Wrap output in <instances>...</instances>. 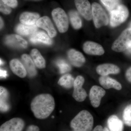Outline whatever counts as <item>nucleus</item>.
<instances>
[{"label": "nucleus", "mask_w": 131, "mask_h": 131, "mask_svg": "<svg viewBox=\"0 0 131 131\" xmlns=\"http://www.w3.org/2000/svg\"><path fill=\"white\" fill-rule=\"evenodd\" d=\"M53 96L50 94H40L35 96L31 103V109L34 116L39 119H44L50 116L55 108Z\"/></svg>", "instance_id": "f257e3e1"}, {"label": "nucleus", "mask_w": 131, "mask_h": 131, "mask_svg": "<svg viewBox=\"0 0 131 131\" xmlns=\"http://www.w3.org/2000/svg\"><path fill=\"white\" fill-rule=\"evenodd\" d=\"M37 27L43 28L47 32L49 37L53 38L57 35V31L50 19L47 16L40 18L36 23Z\"/></svg>", "instance_id": "9b49d317"}, {"label": "nucleus", "mask_w": 131, "mask_h": 131, "mask_svg": "<svg viewBox=\"0 0 131 131\" xmlns=\"http://www.w3.org/2000/svg\"><path fill=\"white\" fill-rule=\"evenodd\" d=\"M37 30V26L35 24L32 25L19 24L16 28V32L23 36L31 35L36 32Z\"/></svg>", "instance_id": "4be33fe9"}, {"label": "nucleus", "mask_w": 131, "mask_h": 131, "mask_svg": "<svg viewBox=\"0 0 131 131\" xmlns=\"http://www.w3.org/2000/svg\"><path fill=\"white\" fill-rule=\"evenodd\" d=\"M57 64L61 74H64L69 72L71 70V67L70 64L62 59L58 60L57 62Z\"/></svg>", "instance_id": "c85d7f7f"}, {"label": "nucleus", "mask_w": 131, "mask_h": 131, "mask_svg": "<svg viewBox=\"0 0 131 131\" xmlns=\"http://www.w3.org/2000/svg\"><path fill=\"white\" fill-rule=\"evenodd\" d=\"M107 125L110 131H123V122L116 115H113L109 117Z\"/></svg>", "instance_id": "5701e85b"}, {"label": "nucleus", "mask_w": 131, "mask_h": 131, "mask_svg": "<svg viewBox=\"0 0 131 131\" xmlns=\"http://www.w3.org/2000/svg\"><path fill=\"white\" fill-rule=\"evenodd\" d=\"M30 55L36 67L41 69L45 68V60L38 50L33 49L31 52Z\"/></svg>", "instance_id": "b1692460"}, {"label": "nucleus", "mask_w": 131, "mask_h": 131, "mask_svg": "<svg viewBox=\"0 0 131 131\" xmlns=\"http://www.w3.org/2000/svg\"><path fill=\"white\" fill-rule=\"evenodd\" d=\"M78 11L85 19L90 20L92 19V6L88 0H75Z\"/></svg>", "instance_id": "6e6552de"}, {"label": "nucleus", "mask_w": 131, "mask_h": 131, "mask_svg": "<svg viewBox=\"0 0 131 131\" xmlns=\"http://www.w3.org/2000/svg\"><path fill=\"white\" fill-rule=\"evenodd\" d=\"M93 124L92 115L87 110H83L72 120L70 126L74 131H91Z\"/></svg>", "instance_id": "f03ea898"}, {"label": "nucleus", "mask_w": 131, "mask_h": 131, "mask_svg": "<svg viewBox=\"0 0 131 131\" xmlns=\"http://www.w3.org/2000/svg\"><path fill=\"white\" fill-rule=\"evenodd\" d=\"M131 42V28L123 31L118 38L113 43L112 49L114 51L121 52L126 50Z\"/></svg>", "instance_id": "39448f33"}, {"label": "nucleus", "mask_w": 131, "mask_h": 131, "mask_svg": "<svg viewBox=\"0 0 131 131\" xmlns=\"http://www.w3.org/2000/svg\"><path fill=\"white\" fill-rule=\"evenodd\" d=\"M96 71L101 76H107L110 74H118L120 69L117 65L111 63H105L97 66Z\"/></svg>", "instance_id": "2eb2a0df"}, {"label": "nucleus", "mask_w": 131, "mask_h": 131, "mask_svg": "<svg viewBox=\"0 0 131 131\" xmlns=\"http://www.w3.org/2000/svg\"><path fill=\"white\" fill-rule=\"evenodd\" d=\"M30 40L33 43L45 44L47 45H51L52 41L48 35L43 31L36 32L31 35Z\"/></svg>", "instance_id": "aec40b11"}, {"label": "nucleus", "mask_w": 131, "mask_h": 131, "mask_svg": "<svg viewBox=\"0 0 131 131\" xmlns=\"http://www.w3.org/2000/svg\"><path fill=\"white\" fill-rule=\"evenodd\" d=\"M6 44L10 47L17 49H25L27 46V42L18 35H8L5 39Z\"/></svg>", "instance_id": "f8f14e48"}, {"label": "nucleus", "mask_w": 131, "mask_h": 131, "mask_svg": "<svg viewBox=\"0 0 131 131\" xmlns=\"http://www.w3.org/2000/svg\"><path fill=\"white\" fill-rule=\"evenodd\" d=\"M83 50L86 54L94 56H101L105 53V51L101 45L92 41H87L83 47Z\"/></svg>", "instance_id": "ddd939ff"}, {"label": "nucleus", "mask_w": 131, "mask_h": 131, "mask_svg": "<svg viewBox=\"0 0 131 131\" xmlns=\"http://www.w3.org/2000/svg\"><path fill=\"white\" fill-rule=\"evenodd\" d=\"M84 82V78L82 76H78L75 79L73 97L78 102L83 101L87 97L86 92L82 88Z\"/></svg>", "instance_id": "0eeeda50"}, {"label": "nucleus", "mask_w": 131, "mask_h": 131, "mask_svg": "<svg viewBox=\"0 0 131 131\" xmlns=\"http://www.w3.org/2000/svg\"><path fill=\"white\" fill-rule=\"evenodd\" d=\"M69 61L75 67H81L84 64L86 59L81 52L74 49L69 50L68 52Z\"/></svg>", "instance_id": "4468645a"}, {"label": "nucleus", "mask_w": 131, "mask_h": 131, "mask_svg": "<svg viewBox=\"0 0 131 131\" xmlns=\"http://www.w3.org/2000/svg\"><path fill=\"white\" fill-rule=\"evenodd\" d=\"M108 11L110 12L117 9L120 4V0H100Z\"/></svg>", "instance_id": "bb28decb"}, {"label": "nucleus", "mask_w": 131, "mask_h": 131, "mask_svg": "<svg viewBox=\"0 0 131 131\" xmlns=\"http://www.w3.org/2000/svg\"><path fill=\"white\" fill-rule=\"evenodd\" d=\"M123 118L126 125L128 126H131V104L127 106L124 109Z\"/></svg>", "instance_id": "cd10ccee"}, {"label": "nucleus", "mask_w": 131, "mask_h": 131, "mask_svg": "<svg viewBox=\"0 0 131 131\" xmlns=\"http://www.w3.org/2000/svg\"><path fill=\"white\" fill-rule=\"evenodd\" d=\"M0 75L1 78H5L7 76V72L6 71L3 70L1 69L0 70Z\"/></svg>", "instance_id": "f704fd0d"}, {"label": "nucleus", "mask_w": 131, "mask_h": 131, "mask_svg": "<svg viewBox=\"0 0 131 131\" xmlns=\"http://www.w3.org/2000/svg\"><path fill=\"white\" fill-rule=\"evenodd\" d=\"M4 3L6 4L10 7L14 8L18 6L17 0H1Z\"/></svg>", "instance_id": "7c9ffc66"}, {"label": "nucleus", "mask_w": 131, "mask_h": 131, "mask_svg": "<svg viewBox=\"0 0 131 131\" xmlns=\"http://www.w3.org/2000/svg\"><path fill=\"white\" fill-rule=\"evenodd\" d=\"M127 54L131 55V42L129 44V46L127 49L125 51Z\"/></svg>", "instance_id": "c9c22d12"}, {"label": "nucleus", "mask_w": 131, "mask_h": 131, "mask_svg": "<svg viewBox=\"0 0 131 131\" xmlns=\"http://www.w3.org/2000/svg\"><path fill=\"white\" fill-rule=\"evenodd\" d=\"M93 131H110L107 127L103 128L101 125H98L96 126Z\"/></svg>", "instance_id": "473e14b6"}, {"label": "nucleus", "mask_w": 131, "mask_h": 131, "mask_svg": "<svg viewBox=\"0 0 131 131\" xmlns=\"http://www.w3.org/2000/svg\"><path fill=\"white\" fill-rule=\"evenodd\" d=\"M51 14L59 31L61 33L67 31L69 28V20L64 10L57 8L52 10Z\"/></svg>", "instance_id": "423d86ee"}, {"label": "nucleus", "mask_w": 131, "mask_h": 131, "mask_svg": "<svg viewBox=\"0 0 131 131\" xmlns=\"http://www.w3.org/2000/svg\"><path fill=\"white\" fill-rule=\"evenodd\" d=\"M25 126L23 119L14 118L8 121L1 126L0 131H22Z\"/></svg>", "instance_id": "1a4fd4ad"}, {"label": "nucleus", "mask_w": 131, "mask_h": 131, "mask_svg": "<svg viewBox=\"0 0 131 131\" xmlns=\"http://www.w3.org/2000/svg\"><path fill=\"white\" fill-rule=\"evenodd\" d=\"M1 28H2V27H3V25H4V23H3V20L2 18L1 17Z\"/></svg>", "instance_id": "e433bc0d"}, {"label": "nucleus", "mask_w": 131, "mask_h": 131, "mask_svg": "<svg viewBox=\"0 0 131 131\" xmlns=\"http://www.w3.org/2000/svg\"><path fill=\"white\" fill-rule=\"evenodd\" d=\"M110 24L115 27L123 24L126 20L129 15L127 8L123 5H120L117 9L110 12Z\"/></svg>", "instance_id": "20e7f679"}, {"label": "nucleus", "mask_w": 131, "mask_h": 131, "mask_svg": "<svg viewBox=\"0 0 131 131\" xmlns=\"http://www.w3.org/2000/svg\"><path fill=\"white\" fill-rule=\"evenodd\" d=\"M92 19L96 28L107 25L109 22V18L102 7L96 2L92 5Z\"/></svg>", "instance_id": "7ed1b4c3"}, {"label": "nucleus", "mask_w": 131, "mask_h": 131, "mask_svg": "<svg viewBox=\"0 0 131 131\" xmlns=\"http://www.w3.org/2000/svg\"><path fill=\"white\" fill-rule=\"evenodd\" d=\"M10 68L15 74L21 78L25 77L27 72L23 64L16 59H12L9 62Z\"/></svg>", "instance_id": "a211bd4d"}, {"label": "nucleus", "mask_w": 131, "mask_h": 131, "mask_svg": "<svg viewBox=\"0 0 131 131\" xmlns=\"http://www.w3.org/2000/svg\"><path fill=\"white\" fill-rule=\"evenodd\" d=\"M75 80L72 75L68 74L60 78L58 83L59 85L66 89H70L74 86Z\"/></svg>", "instance_id": "a878e982"}, {"label": "nucleus", "mask_w": 131, "mask_h": 131, "mask_svg": "<svg viewBox=\"0 0 131 131\" xmlns=\"http://www.w3.org/2000/svg\"><path fill=\"white\" fill-rule=\"evenodd\" d=\"M26 131H39V129L37 126L32 125L28 127Z\"/></svg>", "instance_id": "72a5a7b5"}, {"label": "nucleus", "mask_w": 131, "mask_h": 131, "mask_svg": "<svg viewBox=\"0 0 131 131\" xmlns=\"http://www.w3.org/2000/svg\"><path fill=\"white\" fill-rule=\"evenodd\" d=\"M9 94L7 90L2 86L0 87V110L1 112L9 111L10 106L9 102Z\"/></svg>", "instance_id": "6ab92c4d"}, {"label": "nucleus", "mask_w": 131, "mask_h": 131, "mask_svg": "<svg viewBox=\"0 0 131 131\" xmlns=\"http://www.w3.org/2000/svg\"><path fill=\"white\" fill-rule=\"evenodd\" d=\"M106 91L102 88L99 86H93L90 92L89 98L92 106L95 108L98 107L100 105L102 97L105 96Z\"/></svg>", "instance_id": "9d476101"}, {"label": "nucleus", "mask_w": 131, "mask_h": 131, "mask_svg": "<svg viewBox=\"0 0 131 131\" xmlns=\"http://www.w3.org/2000/svg\"><path fill=\"white\" fill-rule=\"evenodd\" d=\"M0 10L1 12L5 14H9L12 12L11 7L4 3L1 0L0 1Z\"/></svg>", "instance_id": "c756f323"}, {"label": "nucleus", "mask_w": 131, "mask_h": 131, "mask_svg": "<svg viewBox=\"0 0 131 131\" xmlns=\"http://www.w3.org/2000/svg\"><path fill=\"white\" fill-rule=\"evenodd\" d=\"M99 81L101 85L106 89L114 88L118 90L122 89V85L120 83L108 76H101Z\"/></svg>", "instance_id": "dca6fc26"}, {"label": "nucleus", "mask_w": 131, "mask_h": 131, "mask_svg": "<svg viewBox=\"0 0 131 131\" xmlns=\"http://www.w3.org/2000/svg\"><path fill=\"white\" fill-rule=\"evenodd\" d=\"M21 59L28 75L30 77L36 76L37 74L36 66L31 57L27 54H24L21 56Z\"/></svg>", "instance_id": "f3484780"}, {"label": "nucleus", "mask_w": 131, "mask_h": 131, "mask_svg": "<svg viewBox=\"0 0 131 131\" xmlns=\"http://www.w3.org/2000/svg\"><path fill=\"white\" fill-rule=\"evenodd\" d=\"M33 1H40V0H33Z\"/></svg>", "instance_id": "ea45409f"}, {"label": "nucleus", "mask_w": 131, "mask_h": 131, "mask_svg": "<svg viewBox=\"0 0 131 131\" xmlns=\"http://www.w3.org/2000/svg\"><path fill=\"white\" fill-rule=\"evenodd\" d=\"M40 15L36 13L26 12L21 14L19 18L20 21L22 24L27 25L35 24L40 18Z\"/></svg>", "instance_id": "412c9836"}, {"label": "nucleus", "mask_w": 131, "mask_h": 131, "mask_svg": "<svg viewBox=\"0 0 131 131\" xmlns=\"http://www.w3.org/2000/svg\"><path fill=\"white\" fill-rule=\"evenodd\" d=\"M0 62H1V65H2L3 64V61L1 60V61H0Z\"/></svg>", "instance_id": "4c0bfd02"}, {"label": "nucleus", "mask_w": 131, "mask_h": 131, "mask_svg": "<svg viewBox=\"0 0 131 131\" xmlns=\"http://www.w3.org/2000/svg\"><path fill=\"white\" fill-rule=\"evenodd\" d=\"M129 28H131V24H130V27H129Z\"/></svg>", "instance_id": "58836bf2"}, {"label": "nucleus", "mask_w": 131, "mask_h": 131, "mask_svg": "<svg viewBox=\"0 0 131 131\" xmlns=\"http://www.w3.org/2000/svg\"><path fill=\"white\" fill-rule=\"evenodd\" d=\"M69 16L73 28L76 30L80 29L82 26V21L78 12L75 10H71L69 12Z\"/></svg>", "instance_id": "393cba45"}, {"label": "nucleus", "mask_w": 131, "mask_h": 131, "mask_svg": "<svg viewBox=\"0 0 131 131\" xmlns=\"http://www.w3.org/2000/svg\"><path fill=\"white\" fill-rule=\"evenodd\" d=\"M125 77L127 81L131 83V67L127 70L125 73Z\"/></svg>", "instance_id": "2f4dec72"}]
</instances>
